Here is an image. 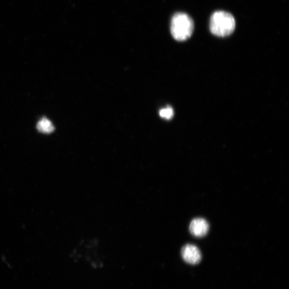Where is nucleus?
I'll list each match as a JSON object with an SVG mask.
<instances>
[{"instance_id":"39448f33","label":"nucleus","mask_w":289,"mask_h":289,"mask_svg":"<svg viewBox=\"0 0 289 289\" xmlns=\"http://www.w3.org/2000/svg\"><path fill=\"white\" fill-rule=\"evenodd\" d=\"M38 130L44 134H51L54 130V127L50 120L46 118L42 119L38 123Z\"/></svg>"},{"instance_id":"f03ea898","label":"nucleus","mask_w":289,"mask_h":289,"mask_svg":"<svg viewBox=\"0 0 289 289\" xmlns=\"http://www.w3.org/2000/svg\"><path fill=\"white\" fill-rule=\"evenodd\" d=\"M194 30V21L188 15L179 13L174 15L171 22V33L175 40L178 42L187 40Z\"/></svg>"},{"instance_id":"20e7f679","label":"nucleus","mask_w":289,"mask_h":289,"mask_svg":"<svg viewBox=\"0 0 289 289\" xmlns=\"http://www.w3.org/2000/svg\"><path fill=\"white\" fill-rule=\"evenodd\" d=\"M189 229L190 232L192 235L198 237H201L208 234L209 230V225L205 220L197 218L192 221Z\"/></svg>"},{"instance_id":"7ed1b4c3","label":"nucleus","mask_w":289,"mask_h":289,"mask_svg":"<svg viewBox=\"0 0 289 289\" xmlns=\"http://www.w3.org/2000/svg\"><path fill=\"white\" fill-rule=\"evenodd\" d=\"M183 260L191 264H198L201 260V254L199 249L191 244L184 246L181 251Z\"/></svg>"},{"instance_id":"f257e3e1","label":"nucleus","mask_w":289,"mask_h":289,"mask_svg":"<svg viewBox=\"0 0 289 289\" xmlns=\"http://www.w3.org/2000/svg\"><path fill=\"white\" fill-rule=\"evenodd\" d=\"M236 27L234 16L224 11L215 12L210 19V28L211 32L219 37H227L232 34Z\"/></svg>"},{"instance_id":"423d86ee","label":"nucleus","mask_w":289,"mask_h":289,"mask_svg":"<svg viewBox=\"0 0 289 289\" xmlns=\"http://www.w3.org/2000/svg\"><path fill=\"white\" fill-rule=\"evenodd\" d=\"M159 114L162 118L171 119L174 116V111L172 107H167L161 110Z\"/></svg>"}]
</instances>
